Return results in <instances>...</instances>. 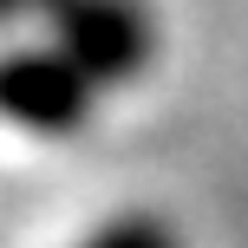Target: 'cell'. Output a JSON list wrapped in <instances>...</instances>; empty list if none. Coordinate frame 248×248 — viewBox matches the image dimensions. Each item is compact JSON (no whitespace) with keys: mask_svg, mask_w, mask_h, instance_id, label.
I'll return each instance as SVG.
<instances>
[]
</instances>
